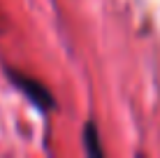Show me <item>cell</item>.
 <instances>
[{
    "instance_id": "cell-2",
    "label": "cell",
    "mask_w": 160,
    "mask_h": 158,
    "mask_svg": "<svg viewBox=\"0 0 160 158\" xmlns=\"http://www.w3.org/2000/svg\"><path fill=\"white\" fill-rule=\"evenodd\" d=\"M84 146H86L88 156H95V158H100V156H102V146H100V133H98L95 121H88L86 126H84Z\"/></svg>"
},
{
    "instance_id": "cell-1",
    "label": "cell",
    "mask_w": 160,
    "mask_h": 158,
    "mask_svg": "<svg viewBox=\"0 0 160 158\" xmlns=\"http://www.w3.org/2000/svg\"><path fill=\"white\" fill-rule=\"evenodd\" d=\"M7 77H9V81H12L16 89L28 98L30 102H35L42 112H49V110H53V107H56L53 93L42 84L40 79L28 77L26 72H19V70H14V68H7Z\"/></svg>"
}]
</instances>
